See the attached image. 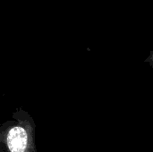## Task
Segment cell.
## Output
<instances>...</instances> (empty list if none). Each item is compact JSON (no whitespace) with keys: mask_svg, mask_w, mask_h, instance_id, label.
<instances>
[{"mask_svg":"<svg viewBox=\"0 0 153 152\" xmlns=\"http://www.w3.org/2000/svg\"><path fill=\"white\" fill-rule=\"evenodd\" d=\"M28 135L21 126L12 128L7 134V146L11 152H24L27 148Z\"/></svg>","mask_w":153,"mask_h":152,"instance_id":"cell-1","label":"cell"}]
</instances>
